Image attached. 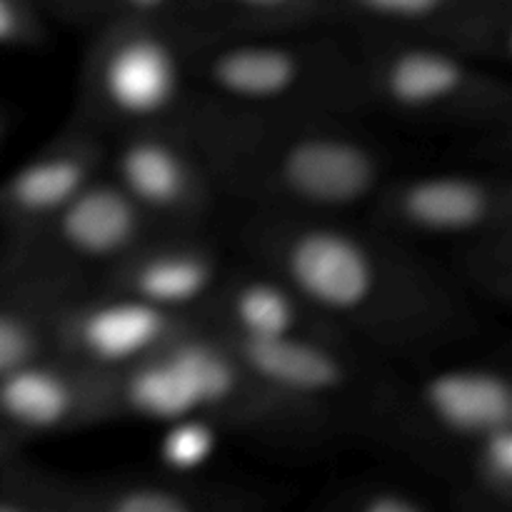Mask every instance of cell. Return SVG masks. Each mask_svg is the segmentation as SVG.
<instances>
[{"mask_svg":"<svg viewBox=\"0 0 512 512\" xmlns=\"http://www.w3.org/2000/svg\"><path fill=\"white\" fill-rule=\"evenodd\" d=\"M0 512H73V475L15 455L0 465Z\"/></svg>","mask_w":512,"mask_h":512,"instance_id":"23","label":"cell"},{"mask_svg":"<svg viewBox=\"0 0 512 512\" xmlns=\"http://www.w3.org/2000/svg\"><path fill=\"white\" fill-rule=\"evenodd\" d=\"M155 230L103 170L35 233L0 245V285L55 303L103 288L110 273Z\"/></svg>","mask_w":512,"mask_h":512,"instance_id":"8","label":"cell"},{"mask_svg":"<svg viewBox=\"0 0 512 512\" xmlns=\"http://www.w3.org/2000/svg\"><path fill=\"white\" fill-rule=\"evenodd\" d=\"M113 418L163 425L203 420L220 433L268 443H300L318 435L265 393L233 343L200 318L113 378Z\"/></svg>","mask_w":512,"mask_h":512,"instance_id":"5","label":"cell"},{"mask_svg":"<svg viewBox=\"0 0 512 512\" xmlns=\"http://www.w3.org/2000/svg\"><path fill=\"white\" fill-rule=\"evenodd\" d=\"M180 18L198 33H255L328 23V0H183Z\"/></svg>","mask_w":512,"mask_h":512,"instance_id":"19","label":"cell"},{"mask_svg":"<svg viewBox=\"0 0 512 512\" xmlns=\"http://www.w3.org/2000/svg\"><path fill=\"white\" fill-rule=\"evenodd\" d=\"M248 260L278 273L328 330L380 358H418L478 330L473 295L365 218L248 215Z\"/></svg>","mask_w":512,"mask_h":512,"instance_id":"1","label":"cell"},{"mask_svg":"<svg viewBox=\"0 0 512 512\" xmlns=\"http://www.w3.org/2000/svg\"><path fill=\"white\" fill-rule=\"evenodd\" d=\"M325 113H363L358 48L343 28L198 33L190 135Z\"/></svg>","mask_w":512,"mask_h":512,"instance_id":"3","label":"cell"},{"mask_svg":"<svg viewBox=\"0 0 512 512\" xmlns=\"http://www.w3.org/2000/svg\"><path fill=\"white\" fill-rule=\"evenodd\" d=\"M105 170V138L70 120L0 183V245L35 233Z\"/></svg>","mask_w":512,"mask_h":512,"instance_id":"16","label":"cell"},{"mask_svg":"<svg viewBox=\"0 0 512 512\" xmlns=\"http://www.w3.org/2000/svg\"><path fill=\"white\" fill-rule=\"evenodd\" d=\"M230 263L208 228L155 230L143 240L103 288L120 290L168 313L200 318Z\"/></svg>","mask_w":512,"mask_h":512,"instance_id":"15","label":"cell"},{"mask_svg":"<svg viewBox=\"0 0 512 512\" xmlns=\"http://www.w3.org/2000/svg\"><path fill=\"white\" fill-rule=\"evenodd\" d=\"M273 505L265 490L198 473L133 470L73 475V512H255Z\"/></svg>","mask_w":512,"mask_h":512,"instance_id":"17","label":"cell"},{"mask_svg":"<svg viewBox=\"0 0 512 512\" xmlns=\"http://www.w3.org/2000/svg\"><path fill=\"white\" fill-rule=\"evenodd\" d=\"M105 173L158 230L208 228L223 198L185 128H143L105 140Z\"/></svg>","mask_w":512,"mask_h":512,"instance_id":"11","label":"cell"},{"mask_svg":"<svg viewBox=\"0 0 512 512\" xmlns=\"http://www.w3.org/2000/svg\"><path fill=\"white\" fill-rule=\"evenodd\" d=\"M320 508L328 512H440L453 503L448 490L405 475H360L325 490Z\"/></svg>","mask_w":512,"mask_h":512,"instance_id":"21","label":"cell"},{"mask_svg":"<svg viewBox=\"0 0 512 512\" xmlns=\"http://www.w3.org/2000/svg\"><path fill=\"white\" fill-rule=\"evenodd\" d=\"M113 380L80 368L58 353L0 375V433L30 440L80 433L110 423Z\"/></svg>","mask_w":512,"mask_h":512,"instance_id":"14","label":"cell"},{"mask_svg":"<svg viewBox=\"0 0 512 512\" xmlns=\"http://www.w3.org/2000/svg\"><path fill=\"white\" fill-rule=\"evenodd\" d=\"M183 0H115L113 18H165V15H178Z\"/></svg>","mask_w":512,"mask_h":512,"instance_id":"27","label":"cell"},{"mask_svg":"<svg viewBox=\"0 0 512 512\" xmlns=\"http://www.w3.org/2000/svg\"><path fill=\"white\" fill-rule=\"evenodd\" d=\"M365 220L428 258H453V278L473 298L510 303L512 180L505 168H403Z\"/></svg>","mask_w":512,"mask_h":512,"instance_id":"4","label":"cell"},{"mask_svg":"<svg viewBox=\"0 0 512 512\" xmlns=\"http://www.w3.org/2000/svg\"><path fill=\"white\" fill-rule=\"evenodd\" d=\"M170 433L163 440V468L173 473H198L200 465L215 450L220 430L203 420L168 423Z\"/></svg>","mask_w":512,"mask_h":512,"instance_id":"24","label":"cell"},{"mask_svg":"<svg viewBox=\"0 0 512 512\" xmlns=\"http://www.w3.org/2000/svg\"><path fill=\"white\" fill-rule=\"evenodd\" d=\"M503 428H512L508 368L458 360L413 378L390 373L370 435H383L413 455L440 458L450 470L470 445Z\"/></svg>","mask_w":512,"mask_h":512,"instance_id":"10","label":"cell"},{"mask_svg":"<svg viewBox=\"0 0 512 512\" xmlns=\"http://www.w3.org/2000/svg\"><path fill=\"white\" fill-rule=\"evenodd\" d=\"M220 195L250 215L368 218L405 168L365 113H325L193 135Z\"/></svg>","mask_w":512,"mask_h":512,"instance_id":"2","label":"cell"},{"mask_svg":"<svg viewBox=\"0 0 512 512\" xmlns=\"http://www.w3.org/2000/svg\"><path fill=\"white\" fill-rule=\"evenodd\" d=\"M200 320L233 343L328 330L278 273L248 258L230 265Z\"/></svg>","mask_w":512,"mask_h":512,"instance_id":"18","label":"cell"},{"mask_svg":"<svg viewBox=\"0 0 512 512\" xmlns=\"http://www.w3.org/2000/svg\"><path fill=\"white\" fill-rule=\"evenodd\" d=\"M95 33L70 120L105 140L143 128H185L198 30L180 15H165L105 20Z\"/></svg>","mask_w":512,"mask_h":512,"instance_id":"7","label":"cell"},{"mask_svg":"<svg viewBox=\"0 0 512 512\" xmlns=\"http://www.w3.org/2000/svg\"><path fill=\"white\" fill-rule=\"evenodd\" d=\"M478 3L495 5V8H512V0H478Z\"/></svg>","mask_w":512,"mask_h":512,"instance_id":"29","label":"cell"},{"mask_svg":"<svg viewBox=\"0 0 512 512\" xmlns=\"http://www.w3.org/2000/svg\"><path fill=\"white\" fill-rule=\"evenodd\" d=\"M25 450V445L20 443V440L10 438V435L0 433V465L8 463L10 458H15V455H20Z\"/></svg>","mask_w":512,"mask_h":512,"instance_id":"28","label":"cell"},{"mask_svg":"<svg viewBox=\"0 0 512 512\" xmlns=\"http://www.w3.org/2000/svg\"><path fill=\"white\" fill-rule=\"evenodd\" d=\"M193 320L120 290L95 288L58 303L55 353L113 380L150 358Z\"/></svg>","mask_w":512,"mask_h":512,"instance_id":"12","label":"cell"},{"mask_svg":"<svg viewBox=\"0 0 512 512\" xmlns=\"http://www.w3.org/2000/svg\"><path fill=\"white\" fill-rule=\"evenodd\" d=\"M353 40L360 108L373 120L430 133L510 138L512 83L505 65L423 40Z\"/></svg>","mask_w":512,"mask_h":512,"instance_id":"6","label":"cell"},{"mask_svg":"<svg viewBox=\"0 0 512 512\" xmlns=\"http://www.w3.org/2000/svg\"><path fill=\"white\" fill-rule=\"evenodd\" d=\"M328 23L355 38L453 45L508 65L512 8L478 0H328Z\"/></svg>","mask_w":512,"mask_h":512,"instance_id":"13","label":"cell"},{"mask_svg":"<svg viewBox=\"0 0 512 512\" xmlns=\"http://www.w3.org/2000/svg\"><path fill=\"white\" fill-rule=\"evenodd\" d=\"M38 3L43 5L45 15L98 28L110 18L115 0H38Z\"/></svg>","mask_w":512,"mask_h":512,"instance_id":"26","label":"cell"},{"mask_svg":"<svg viewBox=\"0 0 512 512\" xmlns=\"http://www.w3.org/2000/svg\"><path fill=\"white\" fill-rule=\"evenodd\" d=\"M453 510H512V428L490 433L470 445L448 473Z\"/></svg>","mask_w":512,"mask_h":512,"instance_id":"20","label":"cell"},{"mask_svg":"<svg viewBox=\"0 0 512 512\" xmlns=\"http://www.w3.org/2000/svg\"><path fill=\"white\" fill-rule=\"evenodd\" d=\"M0 140H3V120H0Z\"/></svg>","mask_w":512,"mask_h":512,"instance_id":"30","label":"cell"},{"mask_svg":"<svg viewBox=\"0 0 512 512\" xmlns=\"http://www.w3.org/2000/svg\"><path fill=\"white\" fill-rule=\"evenodd\" d=\"M55 300L0 285V375L55 353Z\"/></svg>","mask_w":512,"mask_h":512,"instance_id":"22","label":"cell"},{"mask_svg":"<svg viewBox=\"0 0 512 512\" xmlns=\"http://www.w3.org/2000/svg\"><path fill=\"white\" fill-rule=\"evenodd\" d=\"M48 40V15L38 0H0V48L33 50Z\"/></svg>","mask_w":512,"mask_h":512,"instance_id":"25","label":"cell"},{"mask_svg":"<svg viewBox=\"0 0 512 512\" xmlns=\"http://www.w3.org/2000/svg\"><path fill=\"white\" fill-rule=\"evenodd\" d=\"M233 348L265 393L318 435L373 428L390 378L380 355L333 330L233 343Z\"/></svg>","mask_w":512,"mask_h":512,"instance_id":"9","label":"cell"}]
</instances>
